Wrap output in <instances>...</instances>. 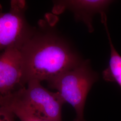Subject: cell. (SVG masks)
<instances>
[{"mask_svg":"<svg viewBox=\"0 0 121 121\" xmlns=\"http://www.w3.org/2000/svg\"><path fill=\"white\" fill-rule=\"evenodd\" d=\"M26 84L13 92L22 106L39 118L62 121V108L65 102L58 92L48 90L39 81L31 80Z\"/></svg>","mask_w":121,"mask_h":121,"instance_id":"cell-3","label":"cell"},{"mask_svg":"<svg viewBox=\"0 0 121 121\" xmlns=\"http://www.w3.org/2000/svg\"><path fill=\"white\" fill-rule=\"evenodd\" d=\"M108 36L110 48V55L108 65L102 72L103 78L107 82H115L121 89V56L115 48L111 39L107 24L105 14L101 16Z\"/></svg>","mask_w":121,"mask_h":121,"instance_id":"cell-7","label":"cell"},{"mask_svg":"<svg viewBox=\"0 0 121 121\" xmlns=\"http://www.w3.org/2000/svg\"><path fill=\"white\" fill-rule=\"evenodd\" d=\"M10 5L4 12L0 4V53L12 46L20 49L35 28L26 19L25 0H11Z\"/></svg>","mask_w":121,"mask_h":121,"instance_id":"cell-4","label":"cell"},{"mask_svg":"<svg viewBox=\"0 0 121 121\" xmlns=\"http://www.w3.org/2000/svg\"><path fill=\"white\" fill-rule=\"evenodd\" d=\"M14 116L11 112L0 108V121H14Z\"/></svg>","mask_w":121,"mask_h":121,"instance_id":"cell-9","label":"cell"},{"mask_svg":"<svg viewBox=\"0 0 121 121\" xmlns=\"http://www.w3.org/2000/svg\"><path fill=\"white\" fill-rule=\"evenodd\" d=\"M20 52L23 86L31 80L48 82L82 61L47 19L39 22Z\"/></svg>","mask_w":121,"mask_h":121,"instance_id":"cell-1","label":"cell"},{"mask_svg":"<svg viewBox=\"0 0 121 121\" xmlns=\"http://www.w3.org/2000/svg\"><path fill=\"white\" fill-rule=\"evenodd\" d=\"M22 59L20 49L7 48L0 53V95L12 93L22 86Z\"/></svg>","mask_w":121,"mask_h":121,"instance_id":"cell-5","label":"cell"},{"mask_svg":"<svg viewBox=\"0 0 121 121\" xmlns=\"http://www.w3.org/2000/svg\"><path fill=\"white\" fill-rule=\"evenodd\" d=\"M0 108L11 112L20 121H49L36 117L26 111L12 92L5 95H0Z\"/></svg>","mask_w":121,"mask_h":121,"instance_id":"cell-8","label":"cell"},{"mask_svg":"<svg viewBox=\"0 0 121 121\" xmlns=\"http://www.w3.org/2000/svg\"><path fill=\"white\" fill-rule=\"evenodd\" d=\"M97 78L87 61H82L47 82L50 88L56 90L65 103H69L74 108L76 115L73 121H86L84 109L86 97Z\"/></svg>","mask_w":121,"mask_h":121,"instance_id":"cell-2","label":"cell"},{"mask_svg":"<svg viewBox=\"0 0 121 121\" xmlns=\"http://www.w3.org/2000/svg\"><path fill=\"white\" fill-rule=\"evenodd\" d=\"M112 0H75L54 1V13H61L68 9L74 14L76 20L82 21L87 26L89 32L94 30L92 25V17L95 13L100 15L105 13Z\"/></svg>","mask_w":121,"mask_h":121,"instance_id":"cell-6","label":"cell"}]
</instances>
